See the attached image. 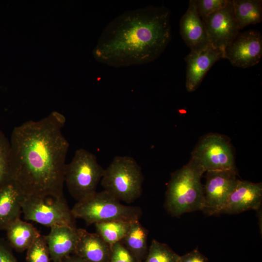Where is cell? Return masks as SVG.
<instances>
[{
	"mask_svg": "<svg viewBox=\"0 0 262 262\" xmlns=\"http://www.w3.org/2000/svg\"><path fill=\"white\" fill-rule=\"evenodd\" d=\"M66 118L57 111L15 127L10 141L11 180L25 196L64 197L69 144L62 129Z\"/></svg>",
	"mask_w": 262,
	"mask_h": 262,
	"instance_id": "obj_1",
	"label": "cell"
},
{
	"mask_svg": "<svg viewBox=\"0 0 262 262\" xmlns=\"http://www.w3.org/2000/svg\"><path fill=\"white\" fill-rule=\"evenodd\" d=\"M170 16L164 6L125 11L103 30L92 51L94 57L115 67L155 60L171 39Z\"/></svg>",
	"mask_w": 262,
	"mask_h": 262,
	"instance_id": "obj_2",
	"label": "cell"
},
{
	"mask_svg": "<svg viewBox=\"0 0 262 262\" xmlns=\"http://www.w3.org/2000/svg\"><path fill=\"white\" fill-rule=\"evenodd\" d=\"M205 170L191 157L189 163L171 174L165 194L164 206L172 216L202 210L204 186L201 179Z\"/></svg>",
	"mask_w": 262,
	"mask_h": 262,
	"instance_id": "obj_3",
	"label": "cell"
},
{
	"mask_svg": "<svg viewBox=\"0 0 262 262\" xmlns=\"http://www.w3.org/2000/svg\"><path fill=\"white\" fill-rule=\"evenodd\" d=\"M71 212L75 219L83 220L87 226L113 220L131 222L139 220L142 213L139 207L124 205L104 190L77 201Z\"/></svg>",
	"mask_w": 262,
	"mask_h": 262,
	"instance_id": "obj_4",
	"label": "cell"
},
{
	"mask_svg": "<svg viewBox=\"0 0 262 262\" xmlns=\"http://www.w3.org/2000/svg\"><path fill=\"white\" fill-rule=\"evenodd\" d=\"M143 180L141 168L132 157L117 156L104 169L100 181L104 190L129 204L141 196Z\"/></svg>",
	"mask_w": 262,
	"mask_h": 262,
	"instance_id": "obj_5",
	"label": "cell"
},
{
	"mask_svg": "<svg viewBox=\"0 0 262 262\" xmlns=\"http://www.w3.org/2000/svg\"><path fill=\"white\" fill-rule=\"evenodd\" d=\"M104 170L94 154L77 150L65 169V183L71 196L79 201L97 192Z\"/></svg>",
	"mask_w": 262,
	"mask_h": 262,
	"instance_id": "obj_6",
	"label": "cell"
},
{
	"mask_svg": "<svg viewBox=\"0 0 262 262\" xmlns=\"http://www.w3.org/2000/svg\"><path fill=\"white\" fill-rule=\"evenodd\" d=\"M24 219L48 227H76L75 218L65 198L23 196L21 202Z\"/></svg>",
	"mask_w": 262,
	"mask_h": 262,
	"instance_id": "obj_7",
	"label": "cell"
},
{
	"mask_svg": "<svg viewBox=\"0 0 262 262\" xmlns=\"http://www.w3.org/2000/svg\"><path fill=\"white\" fill-rule=\"evenodd\" d=\"M205 171L235 168L229 143L222 135L210 134L203 137L192 154Z\"/></svg>",
	"mask_w": 262,
	"mask_h": 262,
	"instance_id": "obj_8",
	"label": "cell"
},
{
	"mask_svg": "<svg viewBox=\"0 0 262 262\" xmlns=\"http://www.w3.org/2000/svg\"><path fill=\"white\" fill-rule=\"evenodd\" d=\"M206 172L202 211L209 215L219 214L239 180L235 168Z\"/></svg>",
	"mask_w": 262,
	"mask_h": 262,
	"instance_id": "obj_9",
	"label": "cell"
},
{
	"mask_svg": "<svg viewBox=\"0 0 262 262\" xmlns=\"http://www.w3.org/2000/svg\"><path fill=\"white\" fill-rule=\"evenodd\" d=\"M201 19L209 43L224 52L240 33L234 16L232 0H229L224 8Z\"/></svg>",
	"mask_w": 262,
	"mask_h": 262,
	"instance_id": "obj_10",
	"label": "cell"
},
{
	"mask_svg": "<svg viewBox=\"0 0 262 262\" xmlns=\"http://www.w3.org/2000/svg\"><path fill=\"white\" fill-rule=\"evenodd\" d=\"M225 58L236 67L247 68L260 62L262 57V36L257 31L239 33L224 51Z\"/></svg>",
	"mask_w": 262,
	"mask_h": 262,
	"instance_id": "obj_11",
	"label": "cell"
},
{
	"mask_svg": "<svg viewBox=\"0 0 262 262\" xmlns=\"http://www.w3.org/2000/svg\"><path fill=\"white\" fill-rule=\"evenodd\" d=\"M222 58H225L224 52L210 43L198 50L190 51L185 59L187 63L186 87L187 91L196 90L211 67Z\"/></svg>",
	"mask_w": 262,
	"mask_h": 262,
	"instance_id": "obj_12",
	"label": "cell"
},
{
	"mask_svg": "<svg viewBox=\"0 0 262 262\" xmlns=\"http://www.w3.org/2000/svg\"><path fill=\"white\" fill-rule=\"evenodd\" d=\"M262 199L261 183L239 180L220 213L238 214L249 210H257Z\"/></svg>",
	"mask_w": 262,
	"mask_h": 262,
	"instance_id": "obj_13",
	"label": "cell"
},
{
	"mask_svg": "<svg viewBox=\"0 0 262 262\" xmlns=\"http://www.w3.org/2000/svg\"><path fill=\"white\" fill-rule=\"evenodd\" d=\"M52 262H62L74 254L79 238V229L67 226L50 228L49 233L44 236Z\"/></svg>",
	"mask_w": 262,
	"mask_h": 262,
	"instance_id": "obj_14",
	"label": "cell"
},
{
	"mask_svg": "<svg viewBox=\"0 0 262 262\" xmlns=\"http://www.w3.org/2000/svg\"><path fill=\"white\" fill-rule=\"evenodd\" d=\"M180 25L181 37L191 51L198 50L209 43L204 24L196 10L194 0L189 1Z\"/></svg>",
	"mask_w": 262,
	"mask_h": 262,
	"instance_id": "obj_15",
	"label": "cell"
},
{
	"mask_svg": "<svg viewBox=\"0 0 262 262\" xmlns=\"http://www.w3.org/2000/svg\"><path fill=\"white\" fill-rule=\"evenodd\" d=\"M111 246L98 234L79 229V238L74 254L89 262H109Z\"/></svg>",
	"mask_w": 262,
	"mask_h": 262,
	"instance_id": "obj_16",
	"label": "cell"
},
{
	"mask_svg": "<svg viewBox=\"0 0 262 262\" xmlns=\"http://www.w3.org/2000/svg\"><path fill=\"white\" fill-rule=\"evenodd\" d=\"M23 196L12 181L0 187V229L6 230L10 224L20 218Z\"/></svg>",
	"mask_w": 262,
	"mask_h": 262,
	"instance_id": "obj_17",
	"label": "cell"
},
{
	"mask_svg": "<svg viewBox=\"0 0 262 262\" xmlns=\"http://www.w3.org/2000/svg\"><path fill=\"white\" fill-rule=\"evenodd\" d=\"M5 230L8 244L18 252L27 250L41 235L31 223L20 218L10 224Z\"/></svg>",
	"mask_w": 262,
	"mask_h": 262,
	"instance_id": "obj_18",
	"label": "cell"
},
{
	"mask_svg": "<svg viewBox=\"0 0 262 262\" xmlns=\"http://www.w3.org/2000/svg\"><path fill=\"white\" fill-rule=\"evenodd\" d=\"M147 234V230L139 220H134L131 222L127 234L120 241L139 262H143L148 252Z\"/></svg>",
	"mask_w": 262,
	"mask_h": 262,
	"instance_id": "obj_19",
	"label": "cell"
},
{
	"mask_svg": "<svg viewBox=\"0 0 262 262\" xmlns=\"http://www.w3.org/2000/svg\"><path fill=\"white\" fill-rule=\"evenodd\" d=\"M233 13L240 30L262 20L261 0H233Z\"/></svg>",
	"mask_w": 262,
	"mask_h": 262,
	"instance_id": "obj_20",
	"label": "cell"
},
{
	"mask_svg": "<svg viewBox=\"0 0 262 262\" xmlns=\"http://www.w3.org/2000/svg\"><path fill=\"white\" fill-rule=\"evenodd\" d=\"M131 222L113 220L98 222L94 225L96 233L112 246L123 239L130 228Z\"/></svg>",
	"mask_w": 262,
	"mask_h": 262,
	"instance_id": "obj_21",
	"label": "cell"
},
{
	"mask_svg": "<svg viewBox=\"0 0 262 262\" xmlns=\"http://www.w3.org/2000/svg\"><path fill=\"white\" fill-rule=\"evenodd\" d=\"M180 256L166 244L153 239L143 262H178Z\"/></svg>",
	"mask_w": 262,
	"mask_h": 262,
	"instance_id": "obj_22",
	"label": "cell"
},
{
	"mask_svg": "<svg viewBox=\"0 0 262 262\" xmlns=\"http://www.w3.org/2000/svg\"><path fill=\"white\" fill-rule=\"evenodd\" d=\"M10 141L0 130V187L12 181L9 163Z\"/></svg>",
	"mask_w": 262,
	"mask_h": 262,
	"instance_id": "obj_23",
	"label": "cell"
},
{
	"mask_svg": "<svg viewBox=\"0 0 262 262\" xmlns=\"http://www.w3.org/2000/svg\"><path fill=\"white\" fill-rule=\"evenodd\" d=\"M27 262H52L44 236L40 235L27 249Z\"/></svg>",
	"mask_w": 262,
	"mask_h": 262,
	"instance_id": "obj_24",
	"label": "cell"
},
{
	"mask_svg": "<svg viewBox=\"0 0 262 262\" xmlns=\"http://www.w3.org/2000/svg\"><path fill=\"white\" fill-rule=\"evenodd\" d=\"M196 10L201 17H204L226 7L229 0H194Z\"/></svg>",
	"mask_w": 262,
	"mask_h": 262,
	"instance_id": "obj_25",
	"label": "cell"
},
{
	"mask_svg": "<svg viewBox=\"0 0 262 262\" xmlns=\"http://www.w3.org/2000/svg\"><path fill=\"white\" fill-rule=\"evenodd\" d=\"M109 262H139L120 242L111 246V254Z\"/></svg>",
	"mask_w": 262,
	"mask_h": 262,
	"instance_id": "obj_26",
	"label": "cell"
},
{
	"mask_svg": "<svg viewBox=\"0 0 262 262\" xmlns=\"http://www.w3.org/2000/svg\"><path fill=\"white\" fill-rule=\"evenodd\" d=\"M0 262H18L8 242L0 238Z\"/></svg>",
	"mask_w": 262,
	"mask_h": 262,
	"instance_id": "obj_27",
	"label": "cell"
},
{
	"mask_svg": "<svg viewBox=\"0 0 262 262\" xmlns=\"http://www.w3.org/2000/svg\"><path fill=\"white\" fill-rule=\"evenodd\" d=\"M178 262H208V261L205 256L196 249L183 256H180Z\"/></svg>",
	"mask_w": 262,
	"mask_h": 262,
	"instance_id": "obj_28",
	"label": "cell"
},
{
	"mask_svg": "<svg viewBox=\"0 0 262 262\" xmlns=\"http://www.w3.org/2000/svg\"><path fill=\"white\" fill-rule=\"evenodd\" d=\"M62 262H89L75 254H72L65 258Z\"/></svg>",
	"mask_w": 262,
	"mask_h": 262,
	"instance_id": "obj_29",
	"label": "cell"
}]
</instances>
